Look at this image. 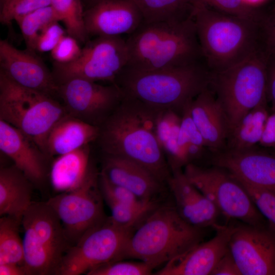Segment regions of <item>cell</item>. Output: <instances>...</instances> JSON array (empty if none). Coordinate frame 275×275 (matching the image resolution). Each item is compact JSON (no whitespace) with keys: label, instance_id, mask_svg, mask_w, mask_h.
<instances>
[{"label":"cell","instance_id":"1","mask_svg":"<svg viewBox=\"0 0 275 275\" xmlns=\"http://www.w3.org/2000/svg\"><path fill=\"white\" fill-rule=\"evenodd\" d=\"M161 112L123 96L118 106L99 126L96 140L106 155L135 162L164 183L171 174L156 134Z\"/></svg>","mask_w":275,"mask_h":275},{"label":"cell","instance_id":"2","mask_svg":"<svg viewBox=\"0 0 275 275\" xmlns=\"http://www.w3.org/2000/svg\"><path fill=\"white\" fill-rule=\"evenodd\" d=\"M211 72L200 61L171 68L141 71L125 67L114 83L123 96L153 109L181 115L185 107L209 86Z\"/></svg>","mask_w":275,"mask_h":275},{"label":"cell","instance_id":"3","mask_svg":"<svg viewBox=\"0 0 275 275\" xmlns=\"http://www.w3.org/2000/svg\"><path fill=\"white\" fill-rule=\"evenodd\" d=\"M193 17L203 58L211 73L233 67L265 47L262 20L244 19L199 5L194 6Z\"/></svg>","mask_w":275,"mask_h":275},{"label":"cell","instance_id":"4","mask_svg":"<svg viewBox=\"0 0 275 275\" xmlns=\"http://www.w3.org/2000/svg\"><path fill=\"white\" fill-rule=\"evenodd\" d=\"M126 41L125 67L137 71L184 66L203 58L193 17L179 22H143Z\"/></svg>","mask_w":275,"mask_h":275},{"label":"cell","instance_id":"5","mask_svg":"<svg viewBox=\"0 0 275 275\" xmlns=\"http://www.w3.org/2000/svg\"><path fill=\"white\" fill-rule=\"evenodd\" d=\"M203 237V229L185 222L175 206H158L129 237L121 259H139L154 269L202 241Z\"/></svg>","mask_w":275,"mask_h":275},{"label":"cell","instance_id":"6","mask_svg":"<svg viewBox=\"0 0 275 275\" xmlns=\"http://www.w3.org/2000/svg\"><path fill=\"white\" fill-rule=\"evenodd\" d=\"M66 114L51 96L21 86L0 71V120L26 134L46 155L48 134Z\"/></svg>","mask_w":275,"mask_h":275},{"label":"cell","instance_id":"7","mask_svg":"<svg viewBox=\"0 0 275 275\" xmlns=\"http://www.w3.org/2000/svg\"><path fill=\"white\" fill-rule=\"evenodd\" d=\"M269 57L263 48L233 67L220 72H211L209 87L224 108L230 133L248 112L267 99Z\"/></svg>","mask_w":275,"mask_h":275},{"label":"cell","instance_id":"8","mask_svg":"<svg viewBox=\"0 0 275 275\" xmlns=\"http://www.w3.org/2000/svg\"><path fill=\"white\" fill-rule=\"evenodd\" d=\"M23 266L28 275L56 274L71 246L62 223L46 202L33 201L23 214Z\"/></svg>","mask_w":275,"mask_h":275},{"label":"cell","instance_id":"9","mask_svg":"<svg viewBox=\"0 0 275 275\" xmlns=\"http://www.w3.org/2000/svg\"><path fill=\"white\" fill-rule=\"evenodd\" d=\"M188 180L227 218L262 226L263 216L244 187L225 169L189 163L183 171Z\"/></svg>","mask_w":275,"mask_h":275},{"label":"cell","instance_id":"10","mask_svg":"<svg viewBox=\"0 0 275 275\" xmlns=\"http://www.w3.org/2000/svg\"><path fill=\"white\" fill-rule=\"evenodd\" d=\"M128 59L126 41L120 36H98L86 42L75 60L65 64L54 62L52 73L58 85L73 78L114 84Z\"/></svg>","mask_w":275,"mask_h":275},{"label":"cell","instance_id":"11","mask_svg":"<svg viewBox=\"0 0 275 275\" xmlns=\"http://www.w3.org/2000/svg\"><path fill=\"white\" fill-rule=\"evenodd\" d=\"M134 228L114 224L109 217L87 232L64 254L56 275H80L108 262L121 260Z\"/></svg>","mask_w":275,"mask_h":275},{"label":"cell","instance_id":"12","mask_svg":"<svg viewBox=\"0 0 275 275\" xmlns=\"http://www.w3.org/2000/svg\"><path fill=\"white\" fill-rule=\"evenodd\" d=\"M98 178L90 168L80 186L46 201L59 218L71 246L105 219Z\"/></svg>","mask_w":275,"mask_h":275},{"label":"cell","instance_id":"13","mask_svg":"<svg viewBox=\"0 0 275 275\" xmlns=\"http://www.w3.org/2000/svg\"><path fill=\"white\" fill-rule=\"evenodd\" d=\"M58 95L67 114L98 127L123 98L115 84L103 86L81 78L71 79L59 85Z\"/></svg>","mask_w":275,"mask_h":275},{"label":"cell","instance_id":"14","mask_svg":"<svg viewBox=\"0 0 275 275\" xmlns=\"http://www.w3.org/2000/svg\"><path fill=\"white\" fill-rule=\"evenodd\" d=\"M229 250L242 275H275V233L262 226H235Z\"/></svg>","mask_w":275,"mask_h":275},{"label":"cell","instance_id":"15","mask_svg":"<svg viewBox=\"0 0 275 275\" xmlns=\"http://www.w3.org/2000/svg\"><path fill=\"white\" fill-rule=\"evenodd\" d=\"M215 234L210 240L201 241L168 261L156 271L157 275H209L229 250L234 226H212Z\"/></svg>","mask_w":275,"mask_h":275},{"label":"cell","instance_id":"16","mask_svg":"<svg viewBox=\"0 0 275 275\" xmlns=\"http://www.w3.org/2000/svg\"><path fill=\"white\" fill-rule=\"evenodd\" d=\"M210 162L237 179L275 194V153L256 147L244 151L224 149L211 153Z\"/></svg>","mask_w":275,"mask_h":275},{"label":"cell","instance_id":"17","mask_svg":"<svg viewBox=\"0 0 275 275\" xmlns=\"http://www.w3.org/2000/svg\"><path fill=\"white\" fill-rule=\"evenodd\" d=\"M0 71L21 86L51 96L58 94L59 85L45 64L6 40H0Z\"/></svg>","mask_w":275,"mask_h":275},{"label":"cell","instance_id":"18","mask_svg":"<svg viewBox=\"0 0 275 275\" xmlns=\"http://www.w3.org/2000/svg\"><path fill=\"white\" fill-rule=\"evenodd\" d=\"M89 35H130L143 21L137 7L130 0H100L84 12Z\"/></svg>","mask_w":275,"mask_h":275},{"label":"cell","instance_id":"19","mask_svg":"<svg viewBox=\"0 0 275 275\" xmlns=\"http://www.w3.org/2000/svg\"><path fill=\"white\" fill-rule=\"evenodd\" d=\"M0 149L33 184L43 182L47 173L48 156L26 134L2 120Z\"/></svg>","mask_w":275,"mask_h":275},{"label":"cell","instance_id":"20","mask_svg":"<svg viewBox=\"0 0 275 275\" xmlns=\"http://www.w3.org/2000/svg\"><path fill=\"white\" fill-rule=\"evenodd\" d=\"M190 111L210 153L225 149L230 133L228 121L221 103L209 86L191 101Z\"/></svg>","mask_w":275,"mask_h":275},{"label":"cell","instance_id":"21","mask_svg":"<svg viewBox=\"0 0 275 275\" xmlns=\"http://www.w3.org/2000/svg\"><path fill=\"white\" fill-rule=\"evenodd\" d=\"M172 173L167 183L180 216L199 228L212 227L217 224L220 212L212 202L188 180L182 170Z\"/></svg>","mask_w":275,"mask_h":275},{"label":"cell","instance_id":"22","mask_svg":"<svg viewBox=\"0 0 275 275\" xmlns=\"http://www.w3.org/2000/svg\"><path fill=\"white\" fill-rule=\"evenodd\" d=\"M111 183L122 186L138 198L151 200L163 183L147 169L132 160L106 155L100 173Z\"/></svg>","mask_w":275,"mask_h":275},{"label":"cell","instance_id":"23","mask_svg":"<svg viewBox=\"0 0 275 275\" xmlns=\"http://www.w3.org/2000/svg\"><path fill=\"white\" fill-rule=\"evenodd\" d=\"M99 127L68 114L52 127L47 137L45 152L48 157L76 150L97 139Z\"/></svg>","mask_w":275,"mask_h":275},{"label":"cell","instance_id":"24","mask_svg":"<svg viewBox=\"0 0 275 275\" xmlns=\"http://www.w3.org/2000/svg\"><path fill=\"white\" fill-rule=\"evenodd\" d=\"M33 184L14 164L0 169V215L21 221L31 205Z\"/></svg>","mask_w":275,"mask_h":275},{"label":"cell","instance_id":"25","mask_svg":"<svg viewBox=\"0 0 275 275\" xmlns=\"http://www.w3.org/2000/svg\"><path fill=\"white\" fill-rule=\"evenodd\" d=\"M89 145L58 156L50 170V183L59 193L73 190L80 186L90 170Z\"/></svg>","mask_w":275,"mask_h":275},{"label":"cell","instance_id":"26","mask_svg":"<svg viewBox=\"0 0 275 275\" xmlns=\"http://www.w3.org/2000/svg\"><path fill=\"white\" fill-rule=\"evenodd\" d=\"M265 100L248 112L230 132L225 149L244 151L256 147L269 114Z\"/></svg>","mask_w":275,"mask_h":275},{"label":"cell","instance_id":"27","mask_svg":"<svg viewBox=\"0 0 275 275\" xmlns=\"http://www.w3.org/2000/svg\"><path fill=\"white\" fill-rule=\"evenodd\" d=\"M140 11L144 22H179L193 17V0H130Z\"/></svg>","mask_w":275,"mask_h":275},{"label":"cell","instance_id":"28","mask_svg":"<svg viewBox=\"0 0 275 275\" xmlns=\"http://www.w3.org/2000/svg\"><path fill=\"white\" fill-rule=\"evenodd\" d=\"M21 221L7 215L0 218V264L12 263L23 265V241L19 235Z\"/></svg>","mask_w":275,"mask_h":275},{"label":"cell","instance_id":"29","mask_svg":"<svg viewBox=\"0 0 275 275\" xmlns=\"http://www.w3.org/2000/svg\"><path fill=\"white\" fill-rule=\"evenodd\" d=\"M51 6L61 18L68 35L79 43L87 42L88 37L84 20L82 0H50Z\"/></svg>","mask_w":275,"mask_h":275},{"label":"cell","instance_id":"30","mask_svg":"<svg viewBox=\"0 0 275 275\" xmlns=\"http://www.w3.org/2000/svg\"><path fill=\"white\" fill-rule=\"evenodd\" d=\"M15 21L19 25L28 48L30 51H34L41 32L51 23L61 21V18L54 9L49 5Z\"/></svg>","mask_w":275,"mask_h":275},{"label":"cell","instance_id":"31","mask_svg":"<svg viewBox=\"0 0 275 275\" xmlns=\"http://www.w3.org/2000/svg\"><path fill=\"white\" fill-rule=\"evenodd\" d=\"M111 211L109 217L116 225L125 228H134L157 206L153 200L141 199L133 204L107 203Z\"/></svg>","mask_w":275,"mask_h":275},{"label":"cell","instance_id":"32","mask_svg":"<svg viewBox=\"0 0 275 275\" xmlns=\"http://www.w3.org/2000/svg\"><path fill=\"white\" fill-rule=\"evenodd\" d=\"M194 6L202 5L218 12L258 21L263 16L245 0H193Z\"/></svg>","mask_w":275,"mask_h":275},{"label":"cell","instance_id":"33","mask_svg":"<svg viewBox=\"0 0 275 275\" xmlns=\"http://www.w3.org/2000/svg\"><path fill=\"white\" fill-rule=\"evenodd\" d=\"M153 269L146 263L140 262L112 261L89 271L87 275H149Z\"/></svg>","mask_w":275,"mask_h":275},{"label":"cell","instance_id":"34","mask_svg":"<svg viewBox=\"0 0 275 275\" xmlns=\"http://www.w3.org/2000/svg\"><path fill=\"white\" fill-rule=\"evenodd\" d=\"M49 5L50 0H10L0 9V21L10 24L13 20Z\"/></svg>","mask_w":275,"mask_h":275},{"label":"cell","instance_id":"35","mask_svg":"<svg viewBox=\"0 0 275 275\" xmlns=\"http://www.w3.org/2000/svg\"><path fill=\"white\" fill-rule=\"evenodd\" d=\"M235 178L246 189L260 213L267 219L271 230L275 233V194Z\"/></svg>","mask_w":275,"mask_h":275},{"label":"cell","instance_id":"36","mask_svg":"<svg viewBox=\"0 0 275 275\" xmlns=\"http://www.w3.org/2000/svg\"><path fill=\"white\" fill-rule=\"evenodd\" d=\"M190 102L185 107L181 115L178 135V144L184 153L185 157V150L188 144L192 143L206 147L203 136L196 127L191 117L190 111Z\"/></svg>","mask_w":275,"mask_h":275},{"label":"cell","instance_id":"37","mask_svg":"<svg viewBox=\"0 0 275 275\" xmlns=\"http://www.w3.org/2000/svg\"><path fill=\"white\" fill-rule=\"evenodd\" d=\"M98 179L101 193L107 203L133 204L141 200L127 189L111 183L100 173Z\"/></svg>","mask_w":275,"mask_h":275},{"label":"cell","instance_id":"38","mask_svg":"<svg viewBox=\"0 0 275 275\" xmlns=\"http://www.w3.org/2000/svg\"><path fill=\"white\" fill-rule=\"evenodd\" d=\"M78 41L69 35H65L50 51L55 62L65 64L75 60L80 54L81 49Z\"/></svg>","mask_w":275,"mask_h":275},{"label":"cell","instance_id":"39","mask_svg":"<svg viewBox=\"0 0 275 275\" xmlns=\"http://www.w3.org/2000/svg\"><path fill=\"white\" fill-rule=\"evenodd\" d=\"M65 35V32L58 22L51 23L39 36L35 50L41 52L51 51Z\"/></svg>","mask_w":275,"mask_h":275},{"label":"cell","instance_id":"40","mask_svg":"<svg viewBox=\"0 0 275 275\" xmlns=\"http://www.w3.org/2000/svg\"><path fill=\"white\" fill-rule=\"evenodd\" d=\"M261 29L265 48L270 56L275 58V8L268 16L263 17Z\"/></svg>","mask_w":275,"mask_h":275},{"label":"cell","instance_id":"41","mask_svg":"<svg viewBox=\"0 0 275 275\" xmlns=\"http://www.w3.org/2000/svg\"><path fill=\"white\" fill-rule=\"evenodd\" d=\"M211 275H242L229 249L218 261Z\"/></svg>","mask_w":275,"mask_h":275},{"label":"cell","instance_id":"42","mask_svg":"<svg viewBox=\"0 0 275 275\" xmlns=\"http://www.w3.org/2000/svg\"><path fill=\"white\" fill-rule=\"evenodd\" d=\"M259 145L275 150V109H271L267 117Z\"/></svg>","mask_w":275,"mask_h":275},{"label":"cell","instance_id":"43","mask_svg":"<svg viewBox=\"0 0 275 275\" xmlns=\"http://www.w3.org/2000/svg\"><path fill=\"white\" fill-rule=\"evenodd\" d=\"M267 98L275 109V58L269 56L267 68Z\"/></svg>","mask_w":275,"mask_h":275},{"label":"cell","instance_id":"44","mask_svg":"<svg viewBox=\"0 0 275 275\" xmlns=\"http://www.w3.org/2000/svg\"><path fill=\"white\" fill-rule=\"evenodd\" d=\"M0 275H28L23 265L12 263L0 264Z\"/></svg>","mask_w":275,"mask_h":275},{"label":"cell","instance_id":"45","mask_svg":"<svg viewBox=\"0 0 275 275\" xmlns=\"http://www.w3.org/2000/svg\"><path fill=\"white\" fill-rule=\"evenodd\" d=\"M100 0H82V2L87 5L88 8L92 6Z\"/></svg>","mask_w":275,"mask_h":275},{"label":"cell","instance_id":"46","mask_svg":"<svg viewBox=\"0 0 275 275\" xmlns=\"http://www.w3.org/2000/svg\"><path fill=\"white\" fill-rule=\"evenodd\" d=\"M263 0H245V1L249 4V5H251V3H257L258 2H260Z\"/></svg>","mask_w":275,"mask_h":275},{"label":"cell","instance_id":"47","mask_svg":"<svg viewBox=\"0 0 275 275\" xmlns=\"http://www.w3.org/2000/svg\"><path fill=\"white\" fill-rule=\"evenodd\" d=\"M10 0H0V9L2 8Z\"/></svg>","mask_w":275,"mask_h":275},{"label":"cell","instance_id":"48","mask_svg":"<svg viewBox=\"0 0 275 275\" xmlns=\"http://www.w3.org/2000/svg\"><path fill=\"white\" fill-rule=\"evenodd\" d=\"M274 153H275V150H274Z\"/></svg>","mask_w":275,"mask_h":275}]
</instances>
